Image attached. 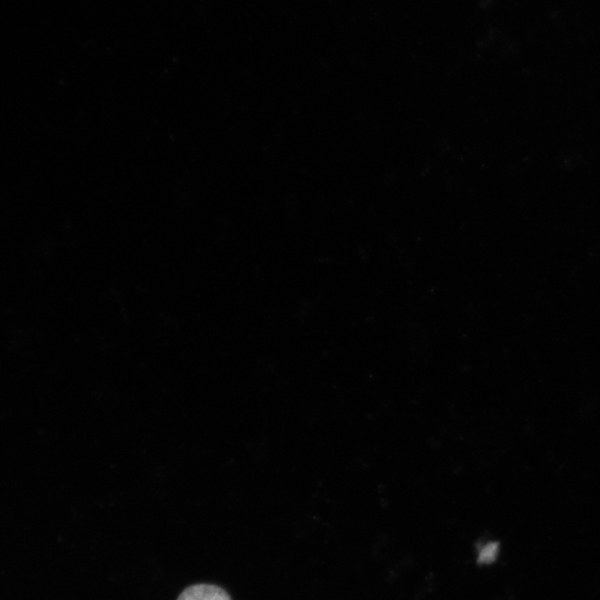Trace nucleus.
Instances as JSON below:
<instances>
[{"instance_id":"nucleus-1","label":"nucleus","mask_w":600,"mask_h":600,"mask_svg":"<svg viewBox=\"0 0 600 600\" xmlns=\"http://www.w3.org/2000/svg\"><path fill=\"white\" fill-rule=\"evenodd\" d=\"M177 600H232L222 588L214 585H194L185 589Z\"/></svg>"}]
</instances>
